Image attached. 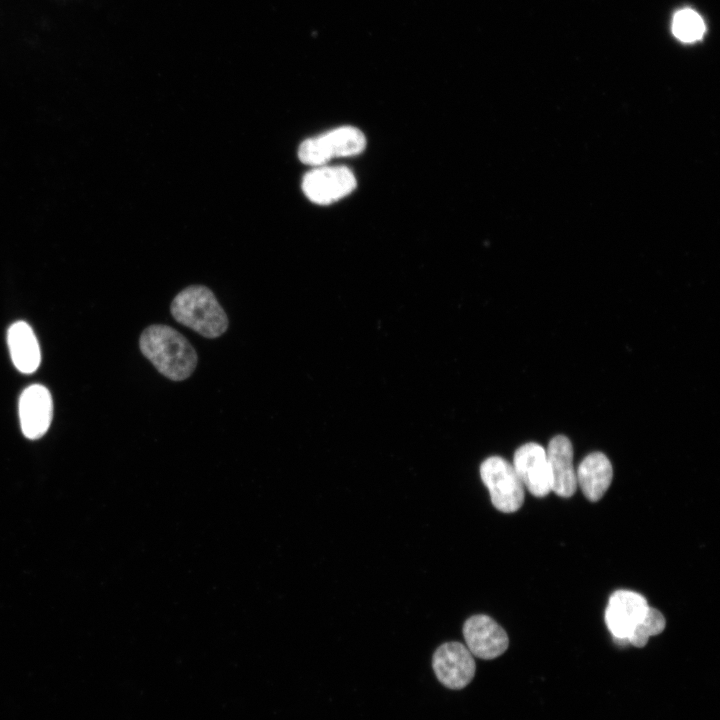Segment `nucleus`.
Instances as JSON below:
<instances>
[{"mask_svg": "<svg viewBox=\"0 0 720 720\" xmlns=\"http://www.w3.org/2000/svg\"><path fill=\"white\" fill-rule=\"evenodd\" d=\"M141 353L156 370L172 381H183L195 371L196 350L179 331L164 324L146 327L139 338Z\"/></svg>", "mask_w": 720, "mask_h": 720, "instance_id": "f257e3e1", "label": "nucleus"}, {"mask_svg": "<svg viewBox=\"0 0 720 720\" xmlns=\"http://www.w3.org/2000/svg\"><path fill=\"white\" fill-rule=\"evenodd\" d=\"M176 322L208 339L223 335L228 317L213 291L203 285H190L181 290L170 304Z\"/></svg>", "mask_w": 720, "mask_h": 720, "instance_id": "f03ea898", "label": "nucleus"}, {"mask_svg": "<svg viewBox=\"0 0 720 720\" xmlns=\"http://www.w3.org/2000/svg\"><path fill=\"white\" fill-rule=\"evenodd\" d=\"M366 146L364 134L355 127L342 126L304 140L298 148L301 162L323 166L333 158L360 154Z\"/></svg>", "mask_w": 720, "mask_h": 720, "instance_id": "7ed1b4c3", "label": "nucleus"}, {"mask_svg": "<svg viewBox=\"0 0 720 720\" xmlns=\"http://www.w3.org/2000/svg\"><path fill=\"white\" fill-rule=\"evenodd\" d=\"M480 476L497 510L512 513L520 509L524 502V486L506 459L500 456L486 458L480 465Z\"/></svg>", "mask_w": 720, "mask_h": 720, "instance_id": "20e7f679", "label": "nucleus"}, {"mask_svg": "<svg viewBox=\"0 0 720 720\" xmlns=\"http://www.w3.org/2000/svg\"><path fill=\"white\" fill-rule=\"evenodd\" d=\"M352 171L344 166H317L303 177L302 190L313 203L328 205L350 194L356 187Z\"/></svg>", "mask_w": 720, "mask_h": 720, "instance_id": "39448f33", "label": "nucleus"}, {"mask_svg": "<svg viewBox=\"0 0 720 720\" xmlns=\"http://www.w3.org/2000/svg\"><path fill=\"white\" fill-rule=\"evenodd\" d=\"M648 608L646 598L631 590H617L610 596L605 623L617 644L628 645L632 631Z\"/></svg>", "mask_w": 720, "mask_h": 720, "instance_id": "423d86ee", "label": "nucleus"}, {"mask_svg": "<svg viewBox=\"0 0 720 720\" xmlns=\"http://www.w3.org/2000/svg\"><path fill=\"white\" fill-rule=\"evenodd\" d=\"M432 667L439 682L450 689H462L474 678L475 660L462 643H443L434 652Z\"/></svg>", "mask_w": 720, "mask_h": 720, "instance_id": "0eeeda50", "label": "nucleus"}, {"mask_svg": "<svg viewBox=\"0 0 720 720\" xmlns=\"http://www.w3.org/2000/svg\"><path fill=\"white\" fill-rule=\"evenodd\" d=\"M463 636L471 654L485 660L502 655L509 645L505 630L484 614L473 615L465 621Z\"/></svg>", "mask_w": 720, "mask_h": 720, "instance_id": "6e6552de", "label": "nucleus"}, {"mask_svg": "<svg viewBox=\"0 0 720 720\" xmlns=\"http://www.w3.org/2000/svg\"><path fill=\"white\" fill-rule=\"evenodd\" d=\"M513 467L523 486L536 497H544L551 491V476L546 449L529 442L514 453Z\"/></svg>", "mask_w": 720, "mask_h": 720, "instance_id": "1a4fd4ad", "label": "nucleus"}, {"mask_svg": "<svg viewBox=\"0 0 720 720\" xmlns=\"http://www.w3.org/2000/svg\"><path fill=\"white\" fill-rule=\"evenodd\" d=\"M53 404L50 392L39 384L28 386L19 399V419L23 434L38 439L48 430L52 420Z\"/></svg>", "mask_w": 720, "mask_h": 720, "instance_id": "9d476101", "label": "nucleus"}, {"mask_svg": "<svg viewBox=\"0 0 720 720\" xmlns=\"http://www.w3.org/2000/svg\"><path fill=\"white\" fill-rule=\"evenodd\" d=\"M546 452L551 476V491L561 497H571L577 487L571 441L564 435H557L550 440Z\"/></svg>", "mask_w": 720, "mask_h": 720, "instance_id": "9b49d317", "label": "nucleus"}, {"mask_svg": "<svg viewBox=\"0 0 720 720\" xmlns=\"http://www.w3.org/2000/svg\"><path fill=\"white\" fill-rule=\"evenodd\" d=\"M613 477V468L608 457L602 452L588 454L576 471L577 484L590 501L600 500L608 490Z\"/></svg>", "mask_w": 720, "mask_h": 720, "instance_id": "f8f14e48", "label": "nucleus"}, {"mask_svg": "<svg viewBox=\"0 0 720 720\" xmlns=\"http://www.w3.org/2000/svg\"><path fill=\"white\" fill-rule=\"evenodd\" d=\"M7 342L12 362L20 372L30 374L37 370L41 362L40 347L26 322L18 321L9 327Z\"/></svg>", "mask_w": 720, "mask_h": 720, "instance_id": "ddd939ff", "label": "nucleus"}, {"mask_svg": "<svg viewBox=\"0 0 720 720\" xmlns=\"http://www.w3.org/2000/svg\"><path fill=\"white\" fill-rule=\"evenodd\" d=\"M671 28L673 35L685 43L702 39L706 31L702 17L690 8L681 9L674 14Z\"/></svg>", "mask_w": 720, "mask_h": 720, "instance_id": "4468645a", "label": "nucleus"}, {"mask_svg": "<svg viewBox=\"0 0 720 720\" xmlns=\"http://www.w3.org/2000/svg\"><path fill=\"white\" fill-rule=\"evenodd\" d=\"M665 627L666 620L663 614L656 608L649 607L632 631L628 644L642 648L647 644L651 636L660 634Z\"/></svg>", "mask_w": 720, "mask_h": 720, "instance_id": "2eb2a0df", "label": "nucleus"}]
</instances>
